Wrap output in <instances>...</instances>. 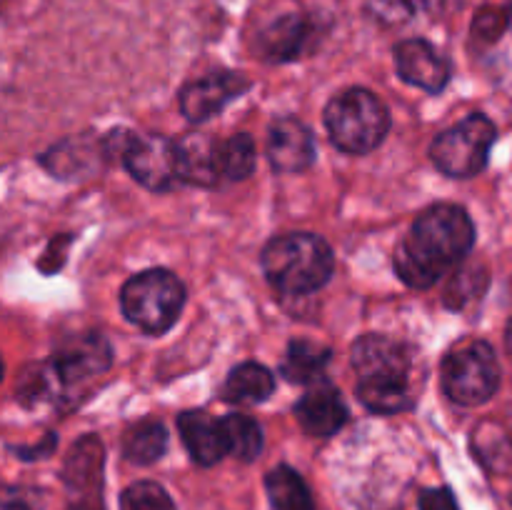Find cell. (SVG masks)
Instances as JSON below:
<instances>
[{"label":"cell","mask_w":512,"mask_h":510,"mask_svg":"<svg viewBox=\"0 0 512 510\" xmlns=\"http://www.w3.org/2000/svg\"><path fill=\"white\" fill-rule=\"evenodd\" d=\"M510 25L508 10H500L488 5V8H480L473 18V38H478L480 43H495L500 35L505 33V28Z\"/></svg>","instance_id":"cell-26"},{"label":"cell","mask_w":512,"mask_h":510,"mask_svg":"<svg viewBox=\"0 0 512 510\" xmlns=\"http://www.w3.org/2000/svg\"><path fill=\"white\" fill-rule=\"evenodd\" d=\"M0 380H3V360H0Z\"/></svg>","instance_id":"cell-33"},{"label":"cell","mask_w":512,"mask_h":510,"mask_svg":"<svg viewBox=\"0 0 512 510\" xmlns=\"http://www.w3.org/2000/svg\"><path fill=\"white\" fill-rule=\"evenodd\" d=\"M270 505L275 510H315L313 495H310L305 480L288 465H278L265 478Z\"/></svg>","instance_id":"cell-21"},{"label":"cell","mask_w":512,"mask_h":510,"mask_svg":"<svg viewBox=\"0 0 512 510\" xmlns=\"http://www.w3.org/2000/svg\"><path fill=\"white\" fill-rule=\"evenodd\" d=\"M268 160L275 173H303L315 163V138L298 118H278L268 133Z\"/></svg>","instance_id":"cell-12"},{"label":"cell","mask_w":512,"mask_h":510,"mask_svg":"<svg viewBox=\"0 0 512 510\" xmlns=\"http://www.w3.org/2000/svg\"><path fill=\"white\" fill-rule=\"evenodd\" d=\"M500 385V365L493 348L483 340H468L443 360V388L458 405H483Z\"/></svg>","instance_id":"cell-6"},{"label":"cell","mask_w":512,"mask_h":510,"mask_svg":"<svg viewBox=\"0 0 512 510\" xmlns=\"http://www.w3.org/2000/svg\"><path fill=\"white\" fill-rule=\"evenodd\" d=\"M260 265L278 293L308 295L328 283L335 270V258L320 235L288 233L265 245Z\"/></svg>","instance_id":"cell-3"},{"label":"cell","mask_w":512,"mask_h":510,"mask_svg":"<svg viewBox=\"0 0 512 510\" xmlns=\"http://www.w3.org/2000/svg\"><path fill=\"white\" fill-rule=\"evenodd\" d=\"M420 510H458V505L448 488H433L420 495Z\"/></svg>","instance_id":"cell-30"},{"label":"cell","mask_w":512,"mask_h":510,"mask_svg":"<svg viewBox=\"0 0 512 510\" xmlns=\"http://www.w3.org/2000/svg\"><path fill=\"white\" fill-rule=\"evenodd\" d=\"M368 13L383 25H403L415 15L408 0H368Z\"/></svg>","instance_id":"cell-28"},{"label":"cell","mask_w":512,"mask_h":510,"mask_svg":"<svg viewBox=\"0 0 512 510\" xmlns=\"http://www.w3.org/2000/svg\"><path fill=\"white\" fill-rule=\"evenodd\" d=\"M478 280H485V273H478V268H463L460 273H455L448 288V303L453 308H463L470 298H475L483 290V283L478 285Z\"/></svg>","instance_id":"cell-27"},{"label":"cell","mask_w":512,"mask_h":510,"mask_svg":"<svg viewBox=\"0 0 512 510\" xmlns=\"http://www.w3.org/2000/svg\"><path fill=\"white\" fill-rule=\"evenodd\" d=\"M120 510H175L168 490L153 480H140L120 495Z\"/></svg>","instance_id":"cell-25"},{"label":"cell","mask_w":512,"mask_h":510,"mask_svg":"<svg viewBox=\"0 0 512 510\" xmlns=\"http://www.w3.org/2000/svg\"><path fill=\"white\" fill-rule=\"evenodd\" d=\"M178 430L188 453L198 465H215L228 455V440L220 420H213L203 410H188L178 418Z\"/></svg>","instance_id":"cell-15"},{"label":"cell","mask_w":512,"mask_h":510,"mask_svg":"<svg viewBox=\"0 0 512 510\" xmlns=\"http://www.w3.org/2000/svg\"><path fill=\"white\" fill-rule=\"evenodd\" d=\"M248 88L250 83L240 73H213L208 78L193 80L180 90V110L190 123H203L218 115L230 100L243 95Z\"/></svg>","instance_id":"cell-10"},{"label":"cell","mask_w":512,"mask_h":510,"mask_svg":"<svg viewBox=\"0 0 512 510\" xmlns=\"http://www.w3.org/2000/svg\"><path fill=\"white\" fill-rule=\"evenodd\" d=\"M330 363V350L310 340H293L288 345L280 373L290 380V383H305L315 385L323 383L325 368Z\"/></svg>","instance_id":"cell-18"},{"label":"cell","mask_w":512,"mask_h":510,"mask_svg":"<svg viewBox=\"0 0 512 510\" xmlns=\"http://www.w3.org/2000/svg\"><path fill=\"white\" fill-rule=\"evenodd\" d=\"M215 145L218 140H210L203 133H188L185 138L175 140L178 148V178L180 183L208 185L218 183V160H215Z\"/></svg>","instance_id":"cell-17"},{"label":"cell","mask_w":512,"mask_h":510,"mask_svg":"<svg viewBox=\"0 0 512 510\" xmlns=\"http://www.w3.org/2000/svg\"><path fill=\"white\" fill-rule=\"evenodd\" d=\"M473 243L475 225L460 205H430L395 248V273L410 288H430L473 250Z\"/></svg>","instance_id":"cell-1"},{"label":"cell","mask_w":512,"mask_h":510,"mask_svg":"<svg viewBox=\"0 0 512 510\" xmlns=\"http://www.w3.org/2000/svg\"><path fill=\"white\" fill-rule=\"evenodd\" d=\"M168 450V430L158 420H143L133 425L123 438V455L130 463L150 465Z\"/></svg>","instance_id":"cell-22"},{"label":"cell","mask_w":512,"mask_h":510,"mask_svg":"<svg viewBox=\"0 0 512 510\" xmlns=\"http://www.w3.org/2000/svg\"><path fill=\"white\" fill-rule=\"evenodd\" d=\"M413 13H435V10L443 8L445 0H408Z\"/></svg>","instance_id":"cell-31"},{"label":"cell","mask_w":512,"mask_h":510,"mask_svg":"<svg viewBox=\"0 0 512 510\" xmlns=\"http://www.w3.org/2000/svg\"><path fill=\"white\" fill-rule=\"evenodd\" d=\"M275 390V375L260 363H243L230 370L223 385V395L230 403H263Z\"/></svg>","instance_id":"cell-19"},{"label":"cell","mask_w":512,"mask_h":510,"mask_svg":"<svg viewBox=\"0 0 512 510\" xmlns=\"http://www.w3.org/2000/svg\"><path fill=\"white\" fill-rule=\"evenodd\" d=\"M105 450L95 435H85L65 458L63 480L70 493V510H103Z\"/></svg>","instance_id":"cell-8"},{"label":"cell","mask_w":512,"mask_h":510,"mask_svg":"<svg viewBox=\"0 0 512 510\" xmlns=\"http://www.w3.org/2000/svg\"><path fill=\"white\" fill-rule=\"evenodd\" d=\"M310 33H313V25L305 15H283L260 33L258 50L270 63H288V60L300 58L303 48L308 45Z\"/></svg>","instance_id":"cell-16"},{"label":"cell","mask_w":512,"mask_h":510,"mask_svg":"<svg viewBox=\"0 0 512 510\" xmlns=\"http://www.w3.org/2000/svg\"><path fill=\"white\" fill-rule=\"evenodd\" d=\"M395 68L405 83L418 85L428 93H440L453 73L450 60L438 53L428 40L418 38L395 45Z\"/></svg>","instance_id":"cell-11"},{"label":"cell","mask_w":512,"mask_h":510,"mask_svg":"<svg viewBox=\"0 0 512 510\" xmlns=\"http://www.w3.org/2000/svg\"><path fill=\"white\" fill-rule=\"evenodd\" d=\"M98 163V145L88 140H65L43 155V165L55 178H78Z\"/></svg>","instance_id":"cell-20"},{"label":"cell","mask_w":512,"mask_h":510,"mask_svg":"<svg viewBox=\"0 0 512 510\" xmlns=\"http://www.w3.org/2000/svg\"><path fill=\"white\" fill-rule=\"evenodd\" d=\"M220 178L245 180L255 170V143L250 135L235 133L230 138L218 140L215 145Z\"/></svg>","instance_id":"cell-23"},{"label":"cell","mask_w":512,"mask_h":510,"mask_svg":"<svg viewBox=\"0 0 512 510\" xmlns=\"http://www.w3.org/2000/svg\"><path fill=\"white\" fill-rule=\"evenodd\" d=\"M123 165L143 188L155 190V193H163L180 183L178 148H175V140L165 135H148V138L133 135L123 153Z\"/></svg>","instance_id":"cell-9"},{"label":"cell","mask_w":512,"mask_h":510,"mask_svg":"<svg viewBox=\"0 0 512 510\" xmlns=\"http://www.w3.org/2000/svg\"><path fill=\"white\" fill-rule=\"evenodd\" d=\"M220 423H223L225 440H228V453H233L243 463L258 458L260 450H263V430H260V425L253 418L230 413Z\"/></svg>","instance_id":"cell-24"},{"label":"cell","mask_w":512,"mask_h":510,"mask_svg":"<svg viewBox=\"0 0 512 510\" xmlns=\"http://www.w3.org/2000/svg\"><path fill=\"white\" fill-rule=\"evenodd\" d=\"M295 418L313 438H330L345 425L348 408L340 398V390L328 383H315L295 405Z\"/></svg>","instance_id":"cell-14"},{"label":"cell","mask_w":512,"mask_h":510,"mask_svg":"<svg viewBox=\"0 0 512 510\" xmlns=\"http://www.w3.org/2000/svg\"><path fill=\"white\" fill-rule=\"evenodd\" d=\"M498 130L493 120L485 115H468L463 123L453 125L433 140V163L440 173L450 178H473L488 165L490 148H493Z\"/></svg>","instance_id":"cell-7"},{"label":"cell","mask_w":512,"mask_h":510,"mask_svg":"<svg viewBox=\"0 0 512 510\" xmlns=\"http://www.w3.org/2000/svg\"><path fill=\"white\" fill-rule=\"evenodd\" d=\"M325 128L338 150L365 155L378 148L390 130V113L383 100L365 88H348L325 108Z\"/></svg>","instance_id":"cell-4"},{"label":"cell","mask_w":512,"mask_h":510,"mask_svg":"<svg viewBox=\"0 0 512 510\" xmlns=\"http://www.w3.org/2000/svg\"><path fill=\"white\" fill-rule=\"evenodd\" d=\"M110 360H113V353H110L108 340L100 333H88L60 350L58 358L53 360V370L60 385H75L103 373Z\"/></svg>","instance_id":"cell-13"},{"label":"cell","mask_w":512,"mask_h":510,"mask_svg":"<svg viewBox=\"0 0 512 510\" xmlns=\"http://www.w3.org/2000/svg\"><path fill=\"white\" fill-rule=\"evenodd\" d=\"M508 348H510V353H512V320H510V325H508Z\"/></svg>","instance_id":"cell-32"},{"label":"cell","mask_w":512,"mask_h":510,"mask_svg":"<svg viewBox=\"0 0 512 510\" xmlns=\"http://www.w3.org/2000/svg\"><path fill=\"white\" fill-rule=\"evenodd\" d=\"M353 368L360 403L373 413L395 415L415 405V353L410 345L388 335H363L353 345Z\"/></svg>","instance_id":"cell-2"},{"label":"cell","mask_w":512,"mask_h":510,"mask_svg":"<svg viewBox=\"0 0 512 510\" xmlns=\"http://www.w3.org/2000/svg\"><path fill=\"white\" fill-rule=\"evenodd\" d=\"M185 285L170 270L153 268L133 275L120 290V308L133 325L145 333H165L180 318Z\"/></svg>","instance_id":"cell-5"},{"label":"cell","mask_w":512,"mask_h":510,"mask_svg":"<svg viewBox=\"0 0 512 510\" xmlns=\"http://www.w3.org/2000/svg\"><path fill=\"white\" fill-rule=\"evenodd\" d=\"M508 18H510V25H512V5H510V10H508Z\"/></svg>","instance_id":"cell-34"},{"label":"cell","mask_w":512,"mask_h":510,"mask_svg":"<svg viewBox=\"0 0 512 510\" xmlns=\"http://www.w3.org/2000/svg\"><path fill=\"white\" fill-rule=\"evenodd\" d=\"M0 508L3 510H43V495L33 488H5V490H0Z\"/></svg>","instance_id":"cell-29"}]
</instances>
